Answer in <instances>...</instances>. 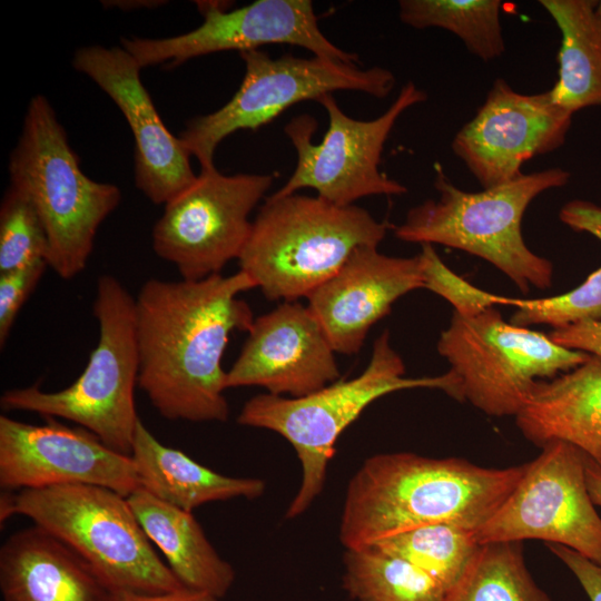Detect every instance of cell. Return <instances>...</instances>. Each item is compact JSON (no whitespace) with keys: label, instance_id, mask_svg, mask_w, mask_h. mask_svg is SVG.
<instances>
[{"label":"cell","instance_id":"38","mask_svg":"<svg viewBox=\"0 0 601 601\" xmlns=\"http://www.w3.org/2000/svg\"><path fill=\"white\" fill-rule=\"evenodd\" d=\"M166 1L158 0H118V1H102L105 7H117L122 10H132L140 8H155L162 6Z\"/></svg>","mask_w":601,"mask_h":601},{"label":"cell","instance_id":"28","mask_svg":"<svg viewBox=\"0 0 601 601\" xmlns=\"http://www.w3.org/2000/svg\"><path fill=\"white\" fill-rule=\"evenodd\" d=\"M372 546L415 565L447 590L457 580L479 543L475 531L441 522L398 533Z\"/></svg>","mask_w":601,"mask_h":601},{"label":"cell","instance_id":"7","mask_svg":"<svg viewBox=\"0 0 601 601\" xmlns=\"http://www.w3.org/2000/svg\"><path fill=\"white\" fill-rule=\"evenodd\" d=\"M93 315L99 336L79 377L66 388L45 392L38 384L3 392L4 411L60 417L93 433L110 449L130 455L140 421L135 405L139 377L136 300L121 282L98 278Z\"/></svg>","mask_w":601,"mask_h":601},{"label":"cell","instance_id":"25","mask_svg":"<svg viewBox=\"0 0 601 601\" xmlns=\"http://www.w3.org/2000/svg\"><path fill=\"white\" fill-rule=\"evenodd\" d=\"M442 601H551L532 578L522 542L479 544Z\"/></svg>","mask_w":601,"mask_h":601},{"label":"cell","instance_id":"39","mask_svg":"<svg viewBox=\"0 0 601 601\" xmlns=\"http://www.w3.org/2000/svg\"><path fill=\"white\" fill-rule=\"evenodd\" d=\"M598 11H599V13H600V16H601V0L598 1Z\"/></svg>","mask_w":601,"mask_h":601},{"label":"cell","instance_id":"20","mask_svg":"<svg viewBox=\"0 0 601 601\" xmlns=\"http://www.w3.org/2000/svg\"><path fill=\"white\" fill-rule=\"evenodd\" d=\"M0 591L3 601H107L110 592L81 556L37 525L2 544Z\"/></svg>","mask_w":601,"mask_h":601},{"label":"cell","instance_id":"22","mask_svg":"<svg viewBox=\"0 0 601 601\" xmlns=\"http://www.w3.org/2000/svg\"><path fill=\"white\" fill-rule=\"evenodd\" d=\"M130 456L139 487L188 512L210 502L238 497L255 500L266 490L262 479L224 475L196 462L183 451L162 444L141 420L135 432Z\"/></svg>","mask_w":601,"mask_h":601},{"label":"cell","instance_id":"21","mask_svg":"<svg viewBox=\"0 0 601 601\" xmlns=\"http://www.w3.org/2000/svg\"><path fill=\"white\" fill-rule=\"evenodd\" d=\"M514 417L534 445L563 442L601 466V357L589 354L577 367L539 381Z\"/></svg>","mask_w":601,"mask_h":601},{"label":"cell","instance_id":"23","mask_svg":"<svg viewBox=\"0 0 601 601\" xmlns=\"http://www.w3.org/2000/svg\"><path fill=\"white\" fill-rule=\"evenodd\" d=\"M127 500L146 535L186 589L217 600L227 594L235 581L234 568L215 550L193 512L162 502L141 487Z\"/></svg>","mask_w":601,"mask_h":601},{"label":"cell","instance_id":"1","mask_svg":"<svg viewBox=\"0 0 601 601\" xmlns=\"http://www.w3.org/2000/svg\"><path fill=\"white\" fill-rule=\"evenodd\" d=\"M256 288L243 270L198 280H146L136 300L138 387L170 421L225 422L229 405L221 361L233 332L254 315L239 295Z\"/></svg>","mask_w":601,"mask_h":601},{"label":"cell","instance_id":"9","mask_svg":"<svg viewBox=\"0 0 601 601\" xmlns=\"http://www.w3.org/2000/svg\"><path fill=\"white\" fill-rule=\"evenodd\" d=\"M437 351L450 364L445 393L496 417L515 416L539 381L565 373L589 356L506 323L494 307L471 317L453 313Z\"/></svg>","mask_w":601,"mask_h":601},{"label":"cell","instance_id":"6","mask_svg":"<svg viewBox=\"0 0 601 601\" xmlns=\"http://www.w3.org/2000/svg\"><path fill=\"white\" fill-rule=\"evenodd\" d=\"M29 518L81 556L110 590L148 594L186 589L157 554L126 496L88 484L6 492L0 519Z\"/></svg>","mask_w":601,"mask_h":601},{"label":"cell","instance_id":"35","mask_svg":"<svg viewBox=\"0 0 601 601\" xmlns=\"http://www.w3.org/2000/svg\"><path fill=\"white\" fill-rule=\"evenodd\" d=\"M560 220L577 231L588 233L601 240V207L592 201L573 199L559 211Z\"/></svg>","mask_w":601,"mask_h":601},{"label":"cell","instance_id":"12","mask_svg":"<svg viewBox=\"0 0 601 601\" xmlns=\"http://www.w3.org/2000/svg\"><path fill=\"white\" fill-rule=\"evenodd\" d=\"M542 540L601 565V518L585 480V455L553 442L524 464L513 491L475 532L479 544Z\"/></svg>","mask_w":601,"mask_h":601},{"label":"cell","instance_id":"3","mask_svg":"<svg viewBox=\"0 0 601 601\" xmlns=\"http://www.w3.org/2000/svg\"><path fill=\"white\" fill-rule=\"evenodd\" d=\"M387 224L366 209L318 196H269L238 258L268 300L297 302L332 277L363 246H378Z\"/></svg>","mask_w":601,"mask_h":601},{"label":"cell","instance_id":"29","mask_svg":"<svg viewBox=\"0 0 601 601\" xmlns=\"http://www.w3.org/2000/svg\"><path fill=\"white\" fill-rule=\"evenodd\" d=\"M48 238L29 197L9 186L0 205V274L47 262Z\"/></svg>","mask_w":601,"mask_h":601},{"label":"cell","instance_id":"8","mask_svg":"<svg viewBox=\"0 0 601 601\" xmlns=\"http://www.w3.org/2000/svg\"><path fill=\"white\" fill-rule=\"evenodd\" d=\"M404 374L403 359L385 331L374 342L370 362L356 377L338 380L300 397L263 393L244 404L237 423L279 434L290 443L299 460L302 481L287 508V519L302 515L321 494L339 435L370 404L396 391L444 392L447 387L445 374L416 378Z\"/></svg>","mask_w":601,"mask_h":601},{"label":"cell","instance_id":"37","mask_svg":"<svg viewBox=\"0 0 601 601\" xmlns=\"http://www.w3.org/2000/svg\"><path fill=\"white\" fill-rule=\"evenodd\" d=\"M585 480L593 503L601 508V466L585 455Z\"/></svg>","mask_w":601,"mask_h":601},{"label":"cell","instance_id":"33","mask_svg":"<svg viewBox=\"0 0 601 601\" xmlns=\"http://www.w3.org/2000/svg\"><path fill=\"white\" fill-rule=\"evenodd\" d=\"M548 549L572 572L590 601H601V565L560 544Z\"/></svg>","mask_w":601,"mask_h":601},{"label":"cell","instance_id":"30","mask_svg":"<svg viewBox=\"0 0 601 601\" xmlns=\"http://www.w3.org/2000/svg\"><path fill=\"white\" fill-rule=\"evenodd\" d=\"M509 305L518 308L511 324L521 327L544 324L555 331L601 321V266L568 293L535 299L509 298Z\"/></svg>","mask_w":601,"mask_h":601},{"label":"cell","instance_id":"24","mask_svg":"<svg viewBox=\"0 0 601 601\" xmlns=\"http://www.w3.org/2000/svg\"><path fill=\"white\" fill-rule=\"evenodd\" d=\"M561 33L558 80L550 89L572 115L601 107V16L595 0H540Z\"/></svg>","mask_w":601,"mask_h":601},{"label":"cell","instance_id":"14","mask_svg":"<svg viewBox=\"0 0 601 601\" xmlns=\"http://www.w3.org/2000/svg\"><path fill=\"white\" fill-rule=\"evenodd\" d=\"M204 22L186 33L161 39L122 38L121 47L144 67L183 62L214 52L259 49L286 43L313 56L358 63L357 55L344 51L322 32L311 0H257L227 10L220 1H197Z\"/></svg>","mask_w":601,"mask_h":601},{"label":"cell","instance_id":"31","mask_svg":"<svg viewBox=\"0 0 601 601\" xmlns=\"http://www.w3.org/2000/svg\"><path fill=\"white\" fill-rule=\"evenodd\" d=\"M424 288L446 299L454 313L471 317L495 305H509V298L482 290L451 270L431 244L421 245Z\"/></svg>","mask_w":601,"mask_h":601},{"label":"cell","instance_id":"27","mask_svg":"<svg viewBox=\"0 0 601 601\" xmlns=\"http://www.w3.org/2000/svg\"><path fill=\"white\" fill-rule=\"evenodd\" d=\"M500 0H401L400 20L414 29L441 28L489 62L505 51Z\"/></svg>","mask_w":601,"mask_h":601},{"label":"cell","instance_id":"10","mask_svg":"<svg viewBox=\"0 0 601 601\" xmlns=\"http://www.w3.org/2000/svg\"><path fill=\"white\" fill-rule=\"evenodd\" d=\"M239 55L245 75L231 99L218 110L189 120L180 132V140L200 170L216 168L215 150L227 136L242 129L256 130L293 105L318 101L337 90L384 98L395 86L394 75L378 66L362 69L356 63L317 56L272 58L259 49Z\"/></svg>","mask_w":601,"mask_h":601},{"label":"cell","instance_id":"26","mask_svg":"<svg viewBox=\"0 0 601 601\" xmlns=\"http://www.w3.org/2000/svg\"><path fill=\"white\" fill-rule=\"evenodd\" d=\"M343 589L353 601H442L446 588L375 546L346 549Z\"/></svg>","mask_w":601,"mask_h":601},{"label":"cell","instance_id":"18","mask_svg":"<svg viewBox=\"0 0 601 601\" xmlns=\"http://www.w3.org/2000/svg\"><path fill=\"white\" fill-rule=\"evenodd\" d=\"M229 371L227 388L260 386L300 397L338 381L339 370L322 326L307 306L283 302L254 319Z\"/></svg>","mask_w":601,"mask_h":601},{"label":"cell","instance_id":"36","mask_svg":"<svg viewBox=\"0 0 601 601\" xmlns=\"http://www.w3.org/2000/svg\"><path fill=\"white\" fill-rule=\"evenodd\" d=\"M107 601H218L211 595L181 589L175 592L148 594L132 591L114 590Z\"/></svg>","mask_w":601,"mask_h":601},{"label":"cell","instance_id":"11","mask_svg":"<svg viewBox=\"0 0 601 601\" xmlns=\"http://www.w3.org/2000/svg\"><path fill=\"white\" fill-rule=\"evenodd\" d=\"M426 99V92L410 81L383 115L358 120L344 114L332 93L323 96L317 101L328 115L323 140L319 144L312 140L317 127L312 116L295 117L285 126L297 162L289 179L272 196L283 197L312 188L332 204L351 206L366 196L407 193L404 185L380 170L382 151L400 116Z\"/></svg>","mask_w":601,"mask_h":601},{"label":"cell","instance_id":"32","mask_svg":"<svg viewBox=\"0 0 601 601\" xmlns=\"http://www.w3.org/2000/svg\"><path fill=\"white\" fill-rule=\"evenodd\" d=\"M48 264L39 260L0 274V346L10 335L17 315L35 290Z\"/></svg>","mask_w":601,"mask_h":601},{"label":"cell","instance_id":"15","mask_svg":"<svg viewBox=\"0 0 601 601\" xmlns=\"http://www.w3.org/2000/svg\"><path fill=\"white\" fill-rule=\"evenodd\" d=\"M572 116L550 90L521 93L497 78L451 148L483 189L497 187L520 177L525 161L560 148Z\"/></svg>","mask_w":601,"mask_h":601},{"label":"cell","instance_id":"5","mask_svg":"<svg viewBox=\"0 0 601 601\" xmlns=\"http://www.w3.org/2000/svg\"><path fill=\"white\" fill-rule=\"evenodd\" d=\"M10 185L33 204L48 238L47 264L69 280L87 266L104 220L118 207L120 189L90 179L43 95L31 98L9 160Z\"/></svg>","mask_w":601,"mask_h":601},{"label":"cell","instance_id":"17","mask_svg":"<svg viewBox=\"0 0 601 601\" xmlns=\"http://www.w3.org/2000/svg\"><path fill=\"white\" fill-rule=\"evenodd\" d=\"M72 66L104 90L125 116L135 139V183L151 203L165 205L196 180L190 154L165 126L141 81L142 68L127 50L82 47L76 50Z\"/></svg>","mask_w":601,"mask_h":601},{"label":"cell","instance_id":"34","mask_svg":"<svg viewBox=\"0 0 601 601\" xmlns=\"http://www.w3.org/2000/svg\"><path fill=\"white\" fill-rule=\"evenodd\" d=\"M549 337L564 348L601 357V321L583 322L555 329Z\"/></svg>","mask_w":601,"mask_h":601},{"label":"cell","instance_id":"19","mask_svg":"<svg viewBox=\"0 0 601 601\" xmlns=\"http://www.w3.org/2000/svg\"><path fill=\"white\" fill-rule=\"evenodd\" d=\"M418 288H424L420 255L394 257L376 246H363L306 297L307 307L334 351L353 355L392 305Z\"/></svg>","mask_w":601,"mask_h":601},{"label":"cell","instance_id":"4","mask_svg":"<svg viewBox=\"0 0 601 601\" xmlns=\"http://www.w3.org/2000/svg\"><path fill=\"white\" fill-rule=\"evenodd\" d=\"M570 171L553 167L522 174L504 185L466 191L436 166L437 199L411 208L394 227L396 238L439 244L483 258L506 275L523 293L531 286L552 284V263L533 253L524 242L521 223L528 206L540 194L568 184Z\"/></svg>","mask_w":601,"mask_h":601},{"label":"cell","instance_id":"13","mask_svg":"<svg viewBox=\"0 0 601 601\" xmlns=\"http://www.w3.org/2000/svg\"><path fill=\"white\" fill-rule=\"evenodd\" d=\"M269 174L224 175L200 170L196 180L167 204L152 229V249L183 279L220 274L238 259L252 231L249 216L270 188Z\"/></svg>","mask_w":601,"mask_h":601},{"label":"cell","instance_id":"16","mask_svg":"<svg viewBox=\"0 0 601 601\" xmlns=\"http://www.w3.org/2000/svg\"><path fill=\"white\" fill-rule=\"evenodd\" d=\"M88 484L128 497L139 487L130 455L53 417L41 425L0 416V486L6 492Z\"/></svg>","mask_w":601,"mask_h":601},{"label":"cell","instance_id":"2","mask_svg":"<svg viewBox=\"0 0 601 601\" xmlns=\"http://www.w3.org/2000/svg\"><path fill=\"white\" fill-rule=\"evenodd\" d=\"M523 471L524 464L492 469L457 457L375 454L347 485L339 540L345 549L367 548L441 522L476 532L506 500Z\"/></svg>","mask_w":601,"mask_h":601}]
</instances>
